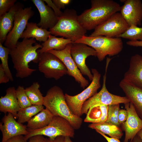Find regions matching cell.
<instances>
[{
  "instance_id": "cell-1",
  "label": "cell",
  "mask_w": 142,
  "mask_h": 142,
  "mask_svg": "<svg viewBox=\"0 0 142 142\" xmlns=\"http://www.w3.org/2000/svg\"><path fill=\"white\" fill-rule=\"evenodd\" d=\"M42 47V45L36 43L34 38H24L22 41L17 42L15 47L10 49L9 55L16 71L17 77H28L36 70L30 68L29 64L31 62L38 63L39 53L37 50Z\"/></svg>"
},
{
  "instance_id": "cell-2",
  "label": "cell",
  "mask_w": 142,
  "mask_h": 142,
  "mask_svg": "<svg viewBox=\"0 0 142 142\" xmlns=\"http://www.w3.org/2000/svg\"><path fill=\"white\" fill-rule=\"evenodd\" d=\"M91 7L78 16V20L87 30L95 29L112 15L120 11L121 6L112 0H92Z\"/></svg>"
},
{
  "instance_id": "cell-3",
  "label": "cell",
  "mask_w": 142,
  "mask_h": 142,
  "mask_svg": "<svg viewBox=\"0 0 142 142\" xmlns=\"http://www.w3.org/2000/svg\"><path fill=\"white\" fill-rule=\"evenodd\" d=\"M43 105L53 116H59L67 120L75 129L81 127L82 119L71 112L66 103L63 90L59 87L55 85L48 90L44 97Z\"/></svg>"
},
{
  "instance_id": "cell-4",
  "label": "cell",
  "mask_w": 142,
  "mask_h": 142,
  "mask_svg": "<svg viewBox=\"0 0 142 142\" xmlns=\"http://www.w3.org/2000/svg\"><path fill=\"white\" fill-rule=\"evenodd\" d=\"M76 11L73 9H67L52 28L49 29L50 34L69 39L73 42L85 35L87 30L79 22Z\"/></svg>"
},
{
  "instance_id": "cell-5",
  "label": "cell",
  "mask_w": 142,
  "mask_h": 142,
  "mask_svg": "<svg viewBox=\"0 0 142 142\" xmlns=\"http://www.w3.org/2000/svg\"><path fill=\"white\" fill-rule=\"evenodd\" d=\"M74 42L84 43L92 48L96 52V57L100 61H103L107 55L112 56L118 54L123 48L122 40L119 37L85 35Z\"/></svg>"
},
{
  "instance_id": "cell-6",
  "label": "cell",
  "mask_w": 142,
  "mask_h": 142,
  "mask_svg": "<svg viewBox=\"0 0 142 142\" xmlns=\"http://www.w3.org/2000/svg\"><path fill=\"white\" fill-rule=\"evenodd\" d=\"M27 130L28 133L24 136L27 140L37 135L46 136L54 139L59 136L73 138L75 134V129L69 121L59 116H54L49 124L44 128L37 130H32L27 128Z\"/></svg>"
},
{
  "instance_id": "cell-7",
  "label": "cell",
  "mask_w": 142,
  "mask_h": 142,
  "mask_svg": "<svg viewBox=\"0 0 142 142\" xmlns=\"http://www.w3.org/2000/svg\"><path fill=\"white\" fill-rule=\"evenodd\" d=\"M93 78L90 84L80 93L74 96L65 94L67 104L72 113L79 117L82 115L81 110L84 103L97 93L101 85L100 80L101 75L97 70L91 69Z\"/></svg>"
},
{
  "instance_id": "cell-8",
  "label": "cell",
  "mask_w": 142,
  "mask_h": 142,
  "mask_svg": "<svg viewBox=\"0 0 142 142\" xmlns=\"http://www.w3.org/2000/svg\"><path fill=\"white\" fill-rule=\"evenodd\" d=\"M110 60H106L105 73L103 76V84L100 91L87 100L83 104L82 109V115L87 113L92 107L99 105H109L121 103L124 104L129 102L130 101L126 97H121L110 93L106 85V74Z\"/></svg>"
},
{
  "instance_id": "cell-9",
  "label": "cell",
  "mask_w": 142,
  "mask_h": 142,
  "mask_svg": "<svg viewBox=\"0 0 142 142\" xmlns=\"http://www.w3.org/2000/svg\"><path fill=\"white\" fill-rule=\"evenodd\" d=\"M38 63L39 71L47 78L58 80L68 74L67 69L63 62L50 52L39 53Z\"/></svg>"
},
{
  "instance_id": "cell-10",
  "label": "cell",
  "mask_w": 142,
  "mask_h": 142,
  "mask_svg": "<svg viewBox=\"0 0 142 142\" xmlns=\"http://www.w3.org/2000/svg\"><path fill=\"white\" fill-rule=\"evenodd\" d=\"M129 27L121 13L117 12L96 27L89 36L118 37L123 33Z\"/></svg>"
},
{
  "instance_id": "cell-11",
  "label": "cell",
  "mask_w": 142,
  "mask_h": 142,
  "mask_svg": "<svg viewBox=\"0 0 142 142\" xmlns=\"http://www.w3.org/2000/svg\"><path fill=\"white\" fill-rule=\"evenodd\" d=\"M34 14L31 7L21 9L16 13L13 27L4 42L5 47L9 49L16 47L26 28L29 20Z\"/></svg>"
},
{
  "instance_id": "cell-12",
  "label": "cell",
  "mask_w": 142,
  "mask_h": 142,
  "mask_svg": "<svg viewBox=\"0 0 142 142\" xmlns=\"http://www.w3.org/2000/svg\"><path fill=\"white\" fill-rule=\"evenodd\" d=\"M70 52L73 59L81 73L87 76L92 81L93 75L87 65L85 60L86 58L89 56H97L96 51L85 44L73 42Z\"/></svg>"
},
{
  "instance_id": "cell-13",
  "label": "cell",
  "mask_w": 142,
  "mask_h": 142,
  "mask_svg": "<svg viewBox=\"0 0 142 142\" xmlns=\"http://www.w3.org/2000/svg\"><path fill=\"white\" fill-rule=\"evenodd\" d=\"M72 43L67 45L65 48L61 50H52L48 51L58 58L66 67L68 74L73 77L75 80L83 89L88 86V81L83 76L71 55L70 50Z\"/></svg>"
},
{
  "instance_id": "cell-14",
  "label": "cell",
  "mask_w": 142,
  "mask_h": 142,
  "mask_svg": "<svg viewBox=\"0 0 142 142\" xmlns=\"http://www.w3.org/2000/svg\"><path fill=\"white\" fill-rule=\"evenodd\" d=\"M124 104L128 116L126 121L121 124L122 128L125 132L123 142H130L142 129V120L138 115L131 102Z\"/></svg>"
},
{
  "instance_id": "cell-15",
  "label": "cell",
  "mask_w": 142,
  "mask_h": 142,
  "mask_svg": "<svg viewBox=\"0 0 142 142\" xmlns=\"http://www.w3.org/2000/svg\"><path fill=\"white\" fill-rule=\"evenodd\" d=\"M2 121L3 124L0 123V129L2 135L1 142H6L13 137L21 135H25L28 133L26 125L17 121L13 115L10 113L4 116Z\"/></svg>"
},
{
  "instance_id": "cell-16",
  "label": "cell",
  "mask_w": 142,
  "mask_h": 142,
  "mask_svg": "<svg viewBox=\"0 0 142 142\" xmlns=\"http://www.w3.org/2000/svg\"><path fill=\"white\" fill-rule=\"evenodd\" d=\"M119 12L129 26H140L142 21V2L140 0H125Z\"/></svg>"
},
{
  "instance_id": "cell-17",
  "label": "cell",
  "mask_w": 142,
  "mask_h": 142,
  "mask_svg": "<svg viewBox=\"0 0 142 142\" xmlns=\"http://www.w3.org/2000/svg\"><path fill=\"white\" fill-rule=\"evenodd\" d=\"M119 86L142 120V88L124 78L120 82Z\"/></svg>"
},
{
  "instance_id": "cell-18",
  "label": "cell",
  "mask_w": 142,
  "mask_h": 142,
  "mask_svg": "<svg viewBox=\"0 0 142 142\" xmlns=\"http://www.w3.org/2000/svg\"><path fill=\"white\" fill-rule=\"evenodd\" d=\"M39 12L40 20L37 25L43 29H50L53 27L59 19L52 9L46 5L44 0H32Z\"/></svg>"
},
{
  "instance_id": "cell-19",
  "label": "cell",
  "mask_w": 142,
  "mask_h": 142,
  "mask_svg": "<svg viewBox=\"0 0 142 142\" xmlns=\"http://www.w3.org/2000/svg\"><path fill=\"white\" fill-rule=\"evenodd\" d=\"M124 79L142 88V56L136 54L130 59L128 70Z\"/></svg>"
},
{
  "instance_id": "cell-20",
  "label": "cell",
  "mask_w": 142,
  "mask_h": 142,
  "mask_svg": "<svg viewBox=\"0 0 142 142\" xmlns=\"http://www.w3.org/2000/svg\"><path fill=\"white\" fill-rule=\"evenodd\" d=\"M23 8L24 6L22 3L17 2L8 12L0 17V43L2 44L13 27L16 13Z\"/></svg>"
},
{
  "instance_id": "cell-21",
  "label": "cell",
  "mask_w": 142,
  "mask_h": 142,
  "mask_svg": "<svg viewBox=\"0 0 142 142\" xmlns=\"http://www.w3.org/2000/svg\"><path fill=\"white\" fill-rule=\"evenodd\" d=\"M6 94L0 98V111L6 114H12L14 117L17 118V113L20 108L16 95V89L14 87L8 88Z\"/></svg>"
},
{
  "instance_id": "cell-22",
  "label": "cell",
  "mask_w": 142,
  "mask_h": 142,
  "mask_svg": "<svg viewBox=\"0 0 142 142\" xmlns=\"http://www.w3.org/2000/svg\"><path fill=\"white\" fill-rule=\"evenodd\" d=\"M50 34L49 31L39 27L36 23L28 22L21 38H35L40 42H44L48 39Z\"/></svg>"
},
{
  "instance_id": "cell-23",
  "label": "cell",
  "mask_w": 142,
  "mask_h": 142,
  "mask_svg": "<svg viewBox=\"0 0 142 142\" xmlns=\"http://www.w3.org/2000/svg\"><path fill=\"white\" fill-rule=\"evenodd\" d=\"M53 116L51 112L45 108L28 121L26 126L28 129L32 130L42 129L49 124Z\"/></svg>"
},
{
  "instance_id": "cell-24",
  "label": "cell",
  "mask_w": 142,
  "mask_h": 142,
  "mask_svg": "<svg viewBox=\"0 0 142 142\" xmlns=\"http://www.w3.org/2000/svg\"><path fill=\"white\" fill-rule=\"evenodd\" d=\"M73 42L70 39L63 37H57L50 34L48 39L42 44V48L37 51L39 53H42L52 50H61L64 49L68 44Z\"/></svg>"
},
{
  "instance_id": "cell-25",
  "label": "cell",
  "mask_w": 142,
  "mask_h": 142,
  "mask_svg": "<svg viewBox=\"0 0 142 142\" xmlns=\"http://www.w3.org/2000/svg\"><path fill=\"white\" fill-rule=\"evenodd\" d=\"M108 105H99L91 107L84 121L92 123L106 122L107 119Z\"/></svg>"
},
{
  "instance_id": "cell-26",
  "label": "cell",
  "mask_w": 142,
  "mask_h": 142,
  "mask_svg": "<svg viewBox=\"0 0 142 142\" xmlns=\"http://www.w3.org/2000/svg\"><path fill=\"white\" fill-rule=\"evenodd\" d=\"M89 128L99 131L111 137L119 139L123 135L122 130L119 126L107 123H92L88 126Z\"/></svg>"
},
{
  "instance_id": "cell-27",
  "label": "cell",
  "mask_w": 142,
  "mask_h": 142,
  "mask_svg": "<svg viewBox=\"0 0 142 142\" xmlns=\"http://www.w3.org/2000/svg\"><path fill=\"white\" fill-rule=\"evenodd\" d=\"M44 109L43 105H32L24 108H20L17 113V121L22 124L28 122L33 116Z\"/></svg>"
},
{
  "instance_id": "cell-28",
  "label": "cell",
  "mask_w": 142,
  "mask_h": 142,
  "mask_svg": "<svg viewBox=\"0 0 142 142\" xmlns=\"http://www.w3.org/2000/svg\"><path fill=\"white\" fill-rule=\"evenodd\" d=\"M40 85L34 82L25 89L26 93L32 105H43L44 97L39 89Z\"/></svg>"
},
{
  "instance_id": "cell-29",
  "label": "cell",
  "mask_w": 142,
  "mask_h": 142,
  "mask_svg": "<svg viewBox=\"0 0 142 142\" xmlns=\"http://www.w3.org/2000/svg\"><path fill=\"white\" fill-rule=\"evenodd\" d=\"M118 37L128 39L131 41H142V27L135 25H131Z\"/></svg>"
},
{
  "instance_id": "cell-30",
  "label": "cell",
  "mask_w": 142,
  "mask_h": 142,
  "mask_svg": "<svg viewBox=\"0 0 142 142\" xmlns=\"http://www.w3.org/2000/svg\"><path fill=\"white\" fill-rule=\"evenodd\" d=\"M10 49L2 45L0 43V58L1 64L4 71L9 79L10 81H13V79L8 65V59Z\"/></svg>"
},
{
  "instance_id": "cell-31",
  "label": "cell",
  "mask_w": 142,
  "mask_h": 142,
  "mask_svg": "<svg viewBox=\"0 0 142 142\" xmlns=\"http://www.w3.org/2000/svg\"><path fill=\"white\" fill-rule=\"evenodd\" d=\"M119 104L108 105L107 118L106 122L120 127L121 125L118 120V113L120 109Z\"/></svg>"
},
{
  "instance_id": "cell-32",
  "label": "cell",
  "mask_w": 142,
  "mask_h": 142,
  "mask_svg": "<svg viewBox=\"0 0 142 142\" xmlns=\"http://www.w3.org/2000/svg\"><path fill=\"white\" fill-rule=\"evenodd\" d=\"M16 95L20 108H24L32 105L23 86H18L16 89Z\"/></svg>"
},
{
  "instance_id": "cell-33",
  "label": "cell",
  "mask_w": 142,
  "mask_h": 142,
  "mask_svg": "<svg viewBox=\"0 0 142 142\" xmlns=\"http://www.w3.org/2000/svg\"><path fill=\"white\" fill-rule=\"evenodd\" d=\"M16 1V0H0V17L8 12Z\"/></svg>"
},
{
  "instance_id": "cell-34",
  "label": "cell",
  "mask_w": 142,
  "mask_h": 142,
  "mask_svg": "<svg viewBox=\"0 0 142 142\" xmlns=\"http://www.w3.org/2000/svg\"><path fill=\"white\" fill-rule=\"evenodd\" d=\"M44 1L47 3L49 6L52 8L58 17H59L62 15L63 12H62L60 9L57 7L53 3L52 1L51 0H44Z\"/></svg>"
},
{
  "instance_id": "cell-35",
  "label": "cell",
  "mask_w": 142,
  "mask_h": 142,
  "mask_svg": "<svg viewBox=\"0 0 142 142\" xmlns=\"http://www.w3.org/2000/svg\"><path fill=\"white\" fill-rule=\"evenodd\" d=\"M128 116L127 111L126 109H120L118 114V120L119 124L121 125L126 120Z\"/></svg>"
},
{
  "instance_id": "cell-36",
  "label": "cell",
  "mask_w": 142,
  "mask_h": 142,
  "mask_svg": "<svg viewBox=\"0 0 142 142\" xmlns=\"http://www.w3.org/2000/svg\"><path fill=\"white\" fill-rule=\"evenodd\" d=\"M70 0H53V3L59 9H64L71 2Z\"/></svg>"
},
{
  "instance_id": "cell-37",
  "label": "cell",
  "mask_w": 142,
  "mask_h": 142,
  "mask_svg": "<svg viewBox=\"0 0 142 142\" xmlns=\"http://www.w3.org/2000/svg\"><path fill=\"white\" fill-rule=\"evenodd\" d=\"M10 80L5 73L1 64H0V83H7Z\"/></svg>"
},
{
  "instance_id": "cell-38",
  "label": "cell",
  "mask_w": 142,
  "mask_h": 142,
  "mask_svg": "<svg viewBox=\"0 0 142 142\" xmlns=\"http://www.w3.org/2000/svg\"><path fill=\"white\" fill-rule=\"evenodd\" d=\"M27 140L24 136L21 135L13 137L6 142H27Z\"/></svg>"
},
{
  "instance_id": "cell-39",
  "label": "cell",
  "mask_w": 142,
  "mask_h": 142,
  "mask_svg": "<svg viewBox=\"0 0 142 142\" xmlns=\"http://www.w3.org/2000/svg\"><path fill=\"white\" fill-rule=\"evenodd\" d=\"M45 139L43 135H36L29 138L28 142H45Z\"/></svg>"
},
{
  "instance_id": "cell-40",
  "label": "cell",
  "mask_w": 142,
  "mask_h": 142,
  "mask_svg": "<svg viewBox=\"0 0 142 142\" xmlns=\"http://www.w3.org/2000/svg\"><path fill=\"white\" fill-rule=\"evenodd\" d=\"M97 133L103 136L107 141L108 142H121L119 139L113 137H109L102 132L97 130L96 131Z\"/></svg>"
},
{
  "instance_id": "cell-41",
  "label": "cell",
  "mask_w": 142,
  "mask_h": 142,
  "mask_svg": "<svg viewBox=\"0 0 142 142\" xmlns=\"http://www.w3.org/2000/svg\"><path fill=\"white\" fill-rule=\"evenodd\" d=\"M65 137L63 136H59L54 139L49 138H46L45 142H64Z\"/></svg>"
},
{
  "instance_id": "cell-42",
  "label": "cell",
  "mask_w": 142,
  "mask_h": 142,
  "mask_svg": "<svg viewBox=\"0 0 142 142\" xmlns=\"http://www.w3.org/2000/svg\"><path fill=\"white\" fill-rule=\"evenodd\" d=\"M126 44L129 46L142 47V40L133 41H129L126 42Z\"/></svg>"
},
{
  "instance_id": "cell-43",
  "label": "cell",
  "mask_w": 142,
  "mask_h": 142,
  "mask_svg": "<svg viewBox=\"0 0 142 142\" xmlns=\"http://www.w3.org/2000/svg\"><path fill=\"white\" fill-rule=\"evenodd\" d=\"M130 142H142L139 137L136 135Z\"/></svg>"
},
{
  "instance_id": "cell-44",
  "label": "cell",
  "mask_w": 142,
  "mask_h": 142,
  "mask_svg": "<svg viewBox=\"0 0 142 142\" xmlns=\"http://www.w3.org/2000/svg\"><path fill=\"white\" fill-rule=\"evenodd\" d=\"M70 138L69 136L65 137L64 142H73L70 139Z\"/></svg>"
},
{
  "instance_id": "cell-45",
  "label": "cell",
  "mask_w": 142,
  "mask_h": 142,
  "mask_svg": "<svg viewBox=\"0 0 142 142\" xmlns=\"http://www.w3.org/2000/svg\"><path fill=\"white\" fill-rule=\"evenodd\" d=\"M137 135L139 137L142 141V129L139 131Z\"/></svg>"
}]
</instances>
